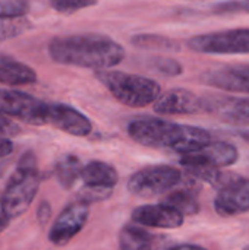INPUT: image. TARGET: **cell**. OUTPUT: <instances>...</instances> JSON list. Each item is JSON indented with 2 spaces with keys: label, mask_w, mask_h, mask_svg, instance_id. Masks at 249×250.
I'll list each match as a JSON object with an SVG mask.
<instances>
[{
  "label": "cell",
  "mask_w": 249,
  "mask_h": 250,
  "mask_svg": "<svg viewBox=\"0 0 249 250\" xmlns=\"http://www.w3.org/2000/svg\"><path fill=\"white\" fill-rule=\"evenodd\" d=\"M82 180L87 186H101V188H114L119 176L116 170L106 163L92 161L87 164L82 170Z\"/></svg>",
  "instance_id": "2e32d148"
},
{
  "label": "cell",
  "mask_w": 249,
  "mask_h": 250,
  "mask_svg": "<svg viewBox=\"0 0 249 250\" xmlns=\"http://www.w3.org/2000/svg\"><path fill=\"white\" fill-rule=\"evenodd\" d=\"M48 56L59 64L104 70L125 59V48L106 35L78 34L53 38L48 42Z\"/></svg>",
  "instance_id": "6da1fadb"
},
{
  "label": "cell",
  "mask_w": 249,
  "mask_h": 250,
  "mask_svg": "<svg viewBox=\"0 0 249 250\" xmlns=\"http://www.w3.org/2000/svg\"><path fill=\"white\" fill-rule=\"evenodd\" d=\"M26 0H0V18H19L28 12Z\"/></svg>",
  "instance_id": "d4e9b609"
},
{
  "label": "cell",
  "mask_w": 249,
  "mask_h": 250,
  "mask_svg": "<svg viewBox=\"0 0 249 250\" xmlns=\"http://www.w3.org/2000/svg\"><path fill=\"white\" fill-rule=\"evenodd\" d=\"M170 250H207L201 246H194V245H181V246H176Z\"/></svg>",
  "instance_id": "f546056e"
},
{
  "label": "cell",
  "mask_w": 249,
  "mask_h": 250,
  "mask_svg": "<svg viewBox=\"0 0 249 250\" xmlns=\"http://www.w3.org/2000/svg\"><path fill=\"white\" fill-rule=\"evenodd\" d=\"M120 250H151V236L141 227L128 224L119 234Z\"/></svg>",
  "instance_id": "ffe728a7"
},
{
  "label": "cell",
  "mask_w": 249,
  "mask_h": 250,
  "mask_svg": "<svg viewBox=\"0 0 249 250\" xmlns=\"http://www.w3.org/2000/svg\"><path fill=\"white\" fill-rule=\"evenodd\" d=\"M161 204L178 211L183 217L185 215H195L200 211V204H198L197 195L188 189H179V190L169 193L161 201Z\"/></svg>",
  "instance_id": "ac0fdd59"
},
{
  "label": "cell",
  "mask_w": 249,
  "mask_h": 250,
  "mask_svg": "<svg viewBox=\"0 0 249 250\" xmlns=\"http://www.w3.org/2000/svg\"><path fill=\"white\" fill-rule=\"evenodd\" d=\"M113 188H101V186H84L78 193V201H82L85 204H95L106 201L112 196Z\"/></svg>",
  "instance_id": "603a6c76"
},
{
  "label": "cell",
  "mask_w": 249,
  "mask_h": 250,
  "mask_svg": "<svg viewBox=\"0 0 249 250\" xmlns=\"http://www.w3.org/2000/svg\"><path fill=\"white\" fill-rule=\"evenodd\" d=\"M47 125H51L73 136H87L92 125L87 116H84L76 108L66 104H48Z\"/></svg>",
  "instance_id": "8fae6325"
},
{
  "label": "cell",
  "mask_w": 249,
  "mask_h": 250,
  "mask_svg": "<svg viewBox=\"0 0 249 250\" xmlns=\"http://www.w3.org/2000/svg\"><path fill=\"white\" fill-rule=\"evenodd\" d=\"M31 28L29 21L23 16L19 18H0V42L15 38Z\"/></svg>",
  "instance_id": "44dd1931"
},
{
  "label": "cell",
  "mask_w": 249,
  "mask_h": 250,
  "mask_svg": "<svg viewBox=\"0 0 249 250\" xmlns=\"http://www.w3.org/2000/svg\"><path fill=\"white\" fill-rule=\"evenodd\" d=\"M97 0H50V6L59 13H73L85 7L95 6Z\"/></svg>",
  "instance_id": "cb8c5ba5"
},
{
  "label": "cell",
  "mask_w": 249,
  "mask_h": 250,
  "mask_svg": "<svg viewBox=\"0 0 249 250\" xmlns=\"http://www.w3.org/2000/svg\"><path fill=\"white\" fill-rule=\"evenodd\" d=\"M82 170H84V167H82L79 158L75 155L60 157L54 167L56 177L65 189H69L75 185L78 177L82 176Z\"/></svg>",
  "instance_id": "d6986e66"
},
{
  "label": "cell",
  "mask_w": 249,
  "mask_h": 250,
  "mask_svg": "<svg viewBox=\"0 0 249 250\" xmlns=\"http://www.w3.org/2000/svg\"><path fill=\"white\" fill-rule=\"evenodd\" d=\"M153 67L160 72L161 75H167V76H176V75H181L182 73V66L173 60V59H169V57H158V59H154L153 62Z\"/></svg>",
  "instance_id": "484cf974"
},
{
  "label": "cell",
  "mask_w": 249,
  "mask_h": 250,
  "mask_svg": "<svg viewBox=\"0 0 249 250\" xmlns=\"http://www.w3.org/2000/svg\"><path fill=\"white\" fill-rule=\"evenodd\" d=\"M201 81L219 89L249 94V64H227L216 70H208L201 76Z\"/></svg>",
  "instance_id": "30bf717a"
},
{
  "label": "cell",
  "mask_w": 249,
  "mask_h": 250,
  "mask_svg": "<svg viewBox=\"0 0 249 250\" xmlns=\"http://www.w3.org/2000/svg\"><path fill=\"white\" fill-rule=\"evenodd\" d=\"M153 105L158 114H194L203 108V101L194 92L178 88L161 94Z\"/></svg>",
  "instance_id": "4fadbf2b"
},
{
  "label": "cell",
  "mask_w": 249,
  "mask_h": 250,
  "mask_svg": "<svg viewBox=\"0 0 249 250\" xmlns=\"http://www.w3.org/2000/svg\"><path fill=\"white\" fill-rule=\"evenodd\" d=\"M132 220L139 226L154 229H178L183 224V215L163 204L136 208L132 214Z\"/></svg>",
  "instance_id": "5bb4252c"
},
{
  "label": "cell",
  "mask_w": 249,
  "mask_h": 250,
  "mask_svg": "<svg viewBox=\"0 0 249 250\" xmlns=\"http://www.w3.org/2000/svg\"><path fill=\"white\" fill-rule=\"evenodd\" d=\"M18 126L10 122L7 117H4V114L0 113V136H4V135H15L18 132Z\"/></svg>",
  "instance_id": "83f0119b"
},
{
  "label": "cell",
  "mask_w": 249,
  "mask_h": 250,
  "mask_svg": "<svg viewBox=\"0 0 249 250\" xmlns=\"http://www.w3.org/2000/svg\"><path fill=\"white\" fill-rule=\"evenodd\" d=\"M214 10L220 13H229V12H248L249 13V0L220 3L214 7Z\"/></svg>",
  "instance_id": "4316f807"
},
{
  "label": "cell",
  "mask_w": 249,
  "mask_h": 250,
  "mask_svg": "<svg viewBox=\"0 0 249 250\" xmlns=\"http://www.w3.org/2000/svg\"><path fill=\"white\" fill-rule=\"evenodd\" d=\"M95 76L119 103L128 107H147L161 95L160 85L145 76L109 69L97 70Z\"/></svg>",
  "instance_id": "277c9868"
},
{
  "label": "cell",
  "mask_w": 249,
  "mask_h": 250,
  "mask_svg": "<svg viewBox=\"0 0 249 250\" xmlns=\"http://www.w3.org/2000/svg\"><path fill=\"white\" fill-rule=\"evenodd\" d=\"M128 133L139 145L150 148H172L182 155L197 152L210 144V133L201 127L176 125L154 117L131 122Z\"/></svg>",
  "instance_id": "7a4b0ae2"
},
{
  "label": "cell",
  "mask_w": 249,
  "mask_h": 250,
  "mask_svg": "<svg viewBox=\"0 0 249 250\" xmlns=\"http://www.w3.org/2000/svg\"><path fill=\"white\" fill-rule=\"evenodd\" d=\"M38 186L40 173L35 157L31 152H26L6 185L1 198V214L7 220L22 215L34 201Z\"/></svg>",
  "instance_id": "3957f363"
},
{
  "label": "cell",
  "mask_w": 249,
  "mask_h": 250,
  "mask_svg": "<svg viewBox=\"0 0 249 250\" xmlns=\"http://www.w3.org/2000/svg\"><path fill=\"white\" fill-rule=\"evenodd\" d=\"M37 81V73L28 64L6 56L0 54V83L9 86L29 85Z\"/></svg>",
  "instance_id": "9a60e30c"
},
{
  "label": "cell",
  "mask_w": 249,
  "mask_h": 250,
  "mask_svg": "<svg viewBox=\"0 0 249 250\" xmlns=\"http://www.w3.org/2000/svg\"><path fill=\"white\" fill-rule=\"evenodd\" d=\"M181 171L172 166L147 167L132 174L128 182V189L139 198H153L172 190L181 182Z\"/></svg>",
  "instance_id": "8992f818"
},
{
  "label": "cell",
  "mask_w": 249,
  "mask_h": 250,
  "mask_svg": "<svg viewBox=\"0 0 249 250\" xmlns=\"http://www.w3.org/2000/svg\"><path fill=\"white\" fill-rule=\"evenodd\" d=\"M211 108L230 123L249 125V98H225Z\"/></svg>",
  "instance_id": "e0dca14e"
},
{
  "label": "cell",
  "mask_w": 249,
  "mask_h": 250,
  "mask_svg": "<svg viewBox=\"0 0 249 250\" xmlns=\"http://www.w3.org/2000/svg\"><path fill=\"white\" fill-rule=\"evenodd\" d=\"M244 250H249V246H248V248H245V249H244Z\"/></svg>",
  "instance_id": "1f68e13d"
},
{
  "label": "cell",
  "mask_w": 249,
  "mask_h": 250,
  "mask_svg": "<svg viewBox=\"0 0 249 250\" xmlns=\"http://www.w3.org/2000/svg\"><path fill=\"white\" fill-rule=\"evenodd\" d=\"M88 214H90L88 204L82 201L69 204L60 212L53 227L50 229V233H48L50 242L56 246L68 245L84 229L88 220Z\"/></svg>",
  "instance_id": "ba28073f"
},
{
  "label": "cell",
  "mask_w": 249,
  "mask_h": 250,
  "mask_svg": "<svg viewBox=\"0 0 249 250\" xmlns=\"http://www.w3.org/2000/svg\"><path fill=\"white\" fill-rule=\"evenodd\" d=\"M7 223H9V220L4 215H0V233L7 227Z\"/></svg>",
  "instance_id": "4dcf8cb0"
},
{
  "label": "cell",
  "mask_w": 249,
  "mask_h": 250,
  "mask_svg": "<svg viewBox=\"0 0 249 250\" xmlns=\"http://www.w3.org/2000/svg\"><path fill=\"white\" fill-rule=\"evenodd\" d=\"M238 161V149L227 142H210L203 149L185 154L181 158L183 167H205L222 168L229 167Z\"/></svg>",
  "instance_id": "9c48e42d"
},
{
  "label": "cell",
  "mask_w": 249,
  "mask_h": 250,
  "mask_svg": "<svg viewBox=\"0 0 249 250\" xmlns=\"http://www.w3.org/2000/svg\"><path fill=\"white\" fill-rule=\"evenodd\" d=\"M0 113L29 125H47L48 103L22 91L0 88Z\"/></svg>",
  "instance_id": "5b68a950"
},
{
  "label": "cell",
  "mask_w": 249,
  "mask_h": 250,
  "mask_svg": "<svg viewBox=\"0 0 249 250\" xmlns=\"http://www.w3.org/2000/svg\"><path fill=\"white\" fill-rule=\"evenodd\" d=\"M132 42L138 47H144V48H156V50H179V47H176V44L164 37L160 35H148V34H141L132 38Z\"/></svg>",
  "instance_id": "7402d4cb"
},
{
  "label": "cell",
  "mask_w": 249,
  "mask_h": 250,
  "mask_svg": "<svg viewBox=\"0 0 249 250\" xmlns=\"http://www.w3.org/2000/svg\"><path fill=\"white\" fill-rule=\"evenodd\" d=\"M12 151H13V144L7 138L0 136V158L10 155Z\"/></svg>",
  "instance_id": "f1b7e54d"
},
{
  "label": "cell",
  "mask_w": 249,
  "mask_h": 250,
  "mask_svg": "<svg viewBox=\"0 0 249 250\" xmlns=\"http://www.w3.org/2000/svg\"><path fill=\"white\" fill-rule=\"evenodd\" d=\"M189 48L205 54H248L249 28L197 35L189 40Z\"/></svg>",
  "instance_id": "52a82bcc"
},
{
  "label": "cell",
  "mask_w": 249,
  "mask_h": 250,
  "mask_svg": "<svg viewBox=\"0 0 249 250\" xmlns=\"http://www.w3.org/2000/svg\"><path fill=\"white\" fill-rule=\"evenodd\" d=\"M214 207L217 214L223 217L238 215L249 211V180L239 177L220 189L216 196Z\"/></svg>",
  "instance_id": "7c38bea8"
}]
</instances>
